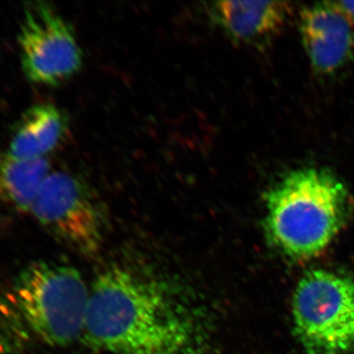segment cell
<instances>
[{
    "label": "cell",
    "instance_id": "1",
    "mask_svg": "<svg viewBox=\"0 0 354 354\" xmlns=\"http://www.w3.org/2000/svg\"><path fill=\"white\" fill-rule=\"evenodd\" d=\"M91 288L84 337L106 354H211L213 327L201 299L160 272L118 264Z\"/></svg>",
    "mask_w": 354,
    "mask_h": 354
},
{
    "label": "cell",
    "instance_id": "2",
    "mask_svg": "<svg viewBox=\"0 0 354 354\" xmlns=\"http://www.w3.org/2000/svg\"><path fill=\"white\" fill-rule=\"evenodd\" d=\"M264 199L266 234L293 259H309L325 250L353 209L348 186L327 167L286 172L267 190Z\"/></svg>",
    "mask_w": 354,
    "mask_h": 354
},
{
    "label": "cell",
    "instance_id": "3",
    "mask_svg": "<svg viewBox=\"0 0 354 354\" xmlns=\"http://www.w3.org/2000/svg\"><path fill=\"white\" fill-rule=\"evenodd\" d=\"M91 288L68 265L34 263L0 293V319L21 341L73 344L85 332Z\"/></svg>",
    "mask_w": 354,
    "mask_h": 354
},
{
    "label": "cell",
    "instance_id": "4",
    "mask_svg": "<svg viewBox=\"0 0 354 354\" xmlns=\"http://www.w3.org/2000/svg\"><path fill=\"white\" fill-rule=\"evenodd\" d=\"M298 341L309 354H344L354 346V279L313 270L300 279L293 295Z\"/></svg>",
    "mask_w": 354,
    "mask_h": 354
},
{
    "label": "cell",
    "instance_id": "5",
    "mask_svg": "<svg viewBox=\"0 0 354 354\" xmlns=\"http://www.w3.org/2000/svg\"><path fill=\"white\" fill-rule=\"evenodd\" d=\"M28 215L81 252L101 248L106 214L95 190L77 174L50 172Z\"/></svg>",
    "mask_w": 354,
    "mask_h": 354
},
{
    "label": "cell",
    "instance_id": "6",
    "mask_svg": "<svg viewBox=\"0 0 354 354\" xmlns=\"http://www.w3.org/2000/svg\"><path fill=\"white\" fill-rule=\"evenodd\" d=\"M20 24L21 65L28 80L57 86L82 69L84 55L75 32L55 7L44 1L28 2Z\"/></svg>",
    "mask_w": 354,
    "mask_h": 354
},
{
    "label": "cell",
    "instance_id": "7",
    "mask_svg": "<svg viewBox=\"0 0 354 354\" xmlns=\"http://www.w3.org/2000/svg\"><path fill=\"white\" fill-rule=\"evenodd\" d=\"M299 31L310 64L319 75H337L354 62V24L337 2L304 7Z\"/></svg>",
    "mask_w": 354,
    "mask_h": 354
},
{
    "label": "cell",
    "instance_id": "8",
    "mask_svg": "<svg viewBox=\"0 0 354 354\" xmlns=\"http://www.w3.org/2000/svg\"><path fill=\"white\" fill-rule=\"evenodd\" d=\"M209 18L221 31L234 41L252 48H265L281 34L290 15L285 1L212 2L207 7Z\"/></svg>",
    "mask_w": 354,
    "mask_h": 354
},
{
    "label": "cell",
    "instance_id": "9",
    "mask_svg": "<svg viewBox=\"0 0 354 354\" xmlns=\"http://www.w3.org/2000/svg\"><path fill=\"white\" fill-rule=\"evenodd\" d=\"M68 127V118L57 106L35 104L16 123L7 152L20 160L46 158L62 143Z\"/></svg>",
    "mask_w": 354,
    "mask_h": 354
},
{
    "label": "cell",
    "instance_id": "10",
    "mask_svg": "<svg viewBox=\"0 0 354 354\" xmlns=\"http://www.w3.org/2000/svg\"><path fill=\"white\" fill-rule=\"evenodd\" d=\"M50 174L46 158L20 160L8 152L0 153V204L28 215Z\"/></svg>",
    "mask_w": 354,
    "mask_h": 354
},
{
    "label": "cell",
    "instance_id": "11",
    "mask_svg": "<svg viewBox=\"0 0 354 354\" xmlns=\"http://www.w3.org/2000/svg\"><path fill=\"white\" fill-rule=\"evenodd\" d=\"M354 24V1H335Z\"/></svg>",
    "mask_w": 354,
    "mask_h": 354
}]
</instances>
